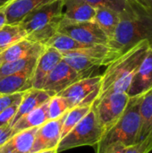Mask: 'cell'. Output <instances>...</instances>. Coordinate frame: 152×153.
<instances>
[{
    "label": "cell",
    "mask_w": 152,
    "mask_h": 153,
    "mask_svg": "<svg viewBox=\"0 0 152 153\" xmlns=\"http://www.w3.org/2000/svg\"><path fill=\"white\" fill-rule=\"evenodd\" d=\"M148 48L149 41L142 40L110 63L101 75V89L99 97L112 92L127 93L132 78Z\"/></svg>",
    "instance_id": "cell-3"
},
{
    "label": "cell",
    "mask_w": 152,
    "mask_h": 153,
    "mask_svg": "<svg viewBox=\"0 0 152 153\" xmlns=\"http://www.w3.org/2000/svg\"><path fill=\"white\" fill-rule=\"evenodd\" d=\"M101 79V75L82 78L57 95L65 99L70 109L79 106H92L100 93Z\"/></svg>",
    "instance_id": "cell-7"
},
{
    "label": "cell",
    "mask_w": 152,
    "mask_h": 153,
    "mask_svg": "<svg viewBox=\"0 0 152 153\" xmlns=\"http://www.w3.org/2000/svg\"><path fill=\"white\" fill-rule=\"evenodd\" d=\"M151 39L152 10L136 0H129L120 13L118 25L107 45L108 65L139 42Z\"/></svg>",
    "instance_id": "cell-1"
},
{
    "label": "cell",
    "mask_w": 152,
    "mask_h": 153,
    "mask_svg": "<svg viewBox=\"0 0 152 153\" xmlns=\"http://www.w3.org/2000/svg\"><path fill=\"white\" fill-rule=\"evenodd\" d=\"M136 1H138L142 4L145 5L146 7H148V8L152 10V0H136Z\"/></svg>",
    "instance_id": "cell-34"
},
{
    "label": "cell",
    "mask_w": 152,
    "mask_h": 153,
    "mask_svg": "<svg viewBox=\"0 0 152 153\" xmlns=\"http://www.w3.org/2000/svg\"><path fill=\"white\" fill-rule=\"evenodd\" d=\"M149 46H150V48L152 49V39L151 41H149Z\"/></svg>",
    "instance_id": "cell-38"
},
{
    "label": "cell",
    "mask_w": 152,
    "mask_h": 153,
    "mask_svg": "<svg viewBox=\"0 0 152 153\" xmlns=\"http://www.w3.org/2000/svg\"><path fill=\"white\" fill-rule=\"evenodd\" d=\"M50 93L47 91L42 90V89H30L26 91L21 100V102L19 103L18 109L16 111V114L13 117V120L12 122V126H13L21 117L27 115L28 113L31 112L32 110L38 108L44 103L47 102L51 99Z\"/></svg>",
    "instance_id": "cell-17"
},
{
    "label": "cell",
    "mask_w": 152,
    "mask_h": 153,
    "mask_svg": "<svg viewBox=\"0 0 152 153\" xmlns=\"http://www.w3.org/2000/svg\"><path fill=\"white\" fill-rule=\"evenodd\" d=\"M91 107L92 106H79L73 108L66 112L62 126V138L66 135L90 112Z\"/></svg>",
    "instance_id": "cell-26"
},
{
    "label": "cell",
    "mask_w": 152,
    "mask_h": 153,
    "mask_svg": "<svg viewBox=\"0 0 152 153\" xmlns=\"http://www.w3.org/2000/svg\"><path fill=\"white\" fill-rule=\"evenodd\" d=\"M152 89V49L149 48L136 69L127 94L130 98L133 97H139L145 94L147 91Z\"/></svg>",
    "instance_id": "cell-12"
},
{
    "label": "cell",
    "mask_w": 152,
    "mask_h": 153,
    "mask_svg": "<svg viewBox=\"0 0 152 153\" xmlns=\"http://www.w3.org/2000/svg\"><path fill=\"white\" fill-rule=\"evenodd\" d=\"M58 32L85 45H108V38L95 22H60Z\"/></svg>",
    "instance_id": "cell-9"
},
{
    "label": "cell",
    "mask_w": 152,
    "mask_h": 153,
    "mask_svg": "<svg viewBox=\"0 0 152 153\" xmlns=\"http://www.w3.org/2000/svg\"><path fill=\"white\" fill-rule=\"evenodd\" d=\"M130 97L126 92H112L99 97L92 108L105 131L124 113Z\"/></svg>",
    "instance_id": "cell-8"
},
{
    "label": "cell",
    "mask_w": 152,
    "mask_h": 153,
    "mask_svg": "<svg viewBox=\"0 0 152 153\" xmlns=\"http://www.w3.org/2000/svg\"><path fill=\"white\" fill-rule=\"evenodd\" d=\"M27 33L23 27L19 24L5 23L0 29V52L5 50L15 43L26 39Z\"/></svg>",
    "instance_id": "cell-24"
},
{
    "label": "cell",
    "mask_w": 152,
    "mask_h": 153,
    "mask_svg": "<svg viewBox=\"0 0 152 153\" xmlns=\"http://www.w3.org/2000/svg\"><path fill=\"white\" fill-rule=\"evenodd\" d=\"M140 141L152 133V89L142 96L140 103Z\"/></svg>",
    "instance_id": "cell-23"
},
{
    "label": "cell",
    "mask_w": 152,
    "mask_h": 153,
    "mask_svg": "<svg viewBox=\"0 0 152 153\" xmlns=\"http://www.w3.org/2000/svg\"><path fill=\"white\" fill-rule=\"evenodd\" d=\"M35 153H58L57 152V149H52V150H46V151H41L39 152Z\"/></svg>",
    "instance_id": "cell-37"
},
{
    "label": "cell",
    "mask_w": 152,
    "mask_h": 153,
    "mask_svg": "<svg viewBox=\"0 0 152 153\" xmlns=\"http://www.w3.org/2000/svg\"><path fill=\"white\" fill-rule=\"evenodd\" d=\"M142 96L129 99L122 116L103 134L97 144V153H108L116 147H130L140 142Z\"/></svg>",
    "instance_id": "cell-2"
},
{
    "label": "cell",
    "mask_w": 152,
    "mask_h": 153,
    "mask_svg": "<svg viewBox=\"0 0 152 153\" xmlns=\"http://www.w3.org/2000/svg\"><path fill=\"white\" fill-rule=\"evenodd\" d=\"M56 0H14L4 8L6 23L19 24L28 15Z\"/></svg>",
    "instance_id": "cell-14"
},
{
    "label": "cell",
    "mask_w": 152,
    "mask_h": 153,
    "mask_svg": "<svg viewBox=\"0 0 152 153\" xmlns=\"http://www.w3.org/2000/svg\"><path fill=\"white\" fill-rule=\"evenodd\" d=\"M45 46L51 47L56 49L57 51H59L61 54H63V53L70 52L75 49H79V48H86V47H90L93 45H85V44L80 43L65 34L57 32L46 43Z\"/></svg>",
    "instance_id": "cell-25"
},
{
    "label": "cell",
    "mask_w": 152,
    "mask_h": 153,
    "mask_svg": "<svg viewBox=\"0 0 152 153\" xmlns=\"http://www.w3.org/2000/svg\"><path fill=\"white\" fill-rule=\"evenodd\" d=\"M152 151V133L137 143L125 149L123 153H150Z\"/></svg>",
    "instance_id": "cell-29"
},
{
    "label": "cell",
    "mask_w": 152,
    "mask_h": 153,
    "mask_svg": "<svg viewBox=\"0 0 152 153\" xmlns=\"http://www.w3.org/2000/svg\"><path fill=\"white\" fill-rule=\"evenodd\" d=\"M6 23L4 8H0V29Z\"/></svg>",
    "instance_id": "cell-33"
},
{
    "label": "cell",
    "mask_w": 152,
    "mask_h": 153,
    "mask_svg": "<svg viewBox=\"0 0 152 153\" xmlns=\"http://www.w3.org/2000/svg\"><path fill=\"white\" fill-rule=\"evenodd\" d=\"M96 8L84 0H64V12L61 22H93Z\"/></svg>",
    "instance_id": "cell-15"
},
{
    "label": "cell",
    "mask_w": 152,
    "mask_h": 153,
    "mask_svg": "<svg viewBox=\"0 0 152 153\" xmlns=\"http://www.w3.org/2000/svg\"><path fill=\"white\" fill-rule=\"evenodd\" d=\"M44 48H45V46H43L39 49L36 50L35 52L30 54L29 56H27L23 58H21V59L15 60V61H12V62L4 63V64L0 65V80L7 75L21 72L26 68L35 65L39 56H40V54L42 53Z\"/></svg>",
    "instance_id": "cell-22"
},
{
    "label": "cell",
    "mask_w": 152,
    "mask_h": 153,
    "mask_svg": "<svg viewBox=\"0 0 152 153\" xmlns=\"http://www.w3.org/2000/svg\"><path fill=\"white\" fill-rule=\"evenodd\" d=\"M69 109L70 108L65 99L59 95H55L48 100L47 113L49 120L60 117Z\"/></svg>",
    "instance_id": "cell-27"
},
{
    "label": "cell",
    "mask_w": 152,
    "mask_h": 153,
    "mask_svg": "<svg viewBox=\"0 0 152 153\" xmlns=\"http://www.w3.org/2000/svg\"><path fill=\"white\" fill-rule=\"evenodd\" d=\"M63 12L64 0H56L28 15L21 22L27 33L26 39L45 46L58 32Z\"/></svg>",
    "instance_id": "cell-4"
},
{
    "label": "cell",
    "mask_w": 152,
    "mask_h": 153,
    "mask_svg": "<svg viewBox=\"0 0 152 153\" xmlns=\"http://www.w3.org/2000/svg\"><path fill=\"white\" fill-rule=\"evenodd\" d=\"M20 102L8 107L3 112L0 113V127H4V126H11Z\"/></svg>",
    "instance_id": "cell-30"
},
{
    "label": "cell",
    "mask_w": 152,
    "mask_h": 153,
    "mask_svg": "<svg viewBox=\"0 0 152 153\" xmlns=\"http://www.w3.org/2000/svg\"><path fill=\"white\" fill-rule=\"evenodd\" d=\"M65 115L66 113L56 119L48 120L38 127L30 153L57 149L62 138V126Z\"/></svg>",
    "instance_id": "cell-10"
},
{
    "label": "cell",
    "mask_w": 152,
    "mask_h": 153,
    "mask_svg": "<svg viewBox=\"0 0 152 153\" xmlns=\"http://www.w3.org/2000/svg\"><path fill=\"white\" fill-rule=\"evenodd\" d=\"M37 129L30 128L13 134L0 146V153H30Z\"/></svg>",
    "instance_id": "cell-18"
},
{
    "label": "cell",
    "mask_w": 152,
    "mask_h": 153,
    "mask_svg": "<svg viewBox=\"0 0 152 153\" xmlns=\"http://www.w3.org/2000/svg\"><path fill=\"white\" fill-rule=\"evenodd\" d=\"M23 92H18V93H13V94H3L0 95V113L3 112L5 108L8 107L18 103L21 101L23 94Z\"/></svg>",
    "instance_id": "cell-31"
},
{
    "label": "cell",
    "mask_w": 152,
    "mask_h": 153,
    "mask_svg": "<svg viewBox=\"0 0 152 153\" xmlns=\"http://www.w3.org/2000/svg\"><path fill=\"white\" fill-rule=\"evenodd\" d=\"M108 48L106 45H93L63 53V60L83 77L92 76L100 66L108 65Z\"/></svg>",
    "instance_id": "cell-6"
},
{
    "label": "cell",
    "mask_w": 152,
    "mask_h": 153,
    "mask_svg": "<svg viewBox=\"0 0 152 153\" xmlns=\"http://www.w3.org/2000/svg\"><path fill=\"white\" fill-rule=\"evenodd\" d=\"M47 107L48 101L21 117L13 126H12V135L21 131L39 127L48 121Z\"/></svg>",
    "instance_id": "cell-19"
},
{
    "label": "cell",
    "mask_w": 152,
    "mask_h": 153,
    "mask_svg": "<svg viewBox=\"0 0 152 153\" xmlns=\"http://www.w3.org/2000/svg\"><path fill=\"white\" fill-rule=\"evenodd\" d=\"M13 1H14V0H0V8L5 7L7 4H9Z\"/></svg>",
    "instance_id": "cell-35"
},
{
    "label": "cell",
    "mask_w": 152,
    "mask_h": 153,
    "mask_svg": "<svg viewBox=\"0 0 152 153\" xmlns=\"http://www.w3.org/2000/svg\"><path fill=\"white\" fill-rule=\"evenodd\" d=\"M92 6L96 7H108L119 13H121L126 7L129 0H84Z\"/></svg>",
    "instance_id": "cell-28"
},
{
    "label": "cell",
    "mask_w": 152,
    "mask_h": 153,
    "mask_svg": "<svg viewBox=\"0 0 152 153\" xmlns=\"http://www.w3.org/2000/svg\"><path fill=\"white\" fill-rule=\"evenodd\" d=\"M44 45L39 43H34L26 39L15 43L9 47L5 50L0 52V65L7 62L15 61L23 58L36 50L42 48Z\"/></svg>",
    "instance_id": "cell-20"
},
{
    "label": "cell",
    "mask_w": 152,
    "mask_h": 153,
    "mask_svg": "<svg viewBox=\"0 0 152 153\" xmlns=\"http://www.w3.org/2000/svg\"><path fill=\"white\" fill-rule=\"evenodd\" d=\"M104 133L105 128L99 123L91 107L90 112L61 139L57 152L82 146H97Z\"/></svg>",
    "instance_id": "cell-5"
},
{
    "label": "cell",
    "mask_w": 152,
    "mask_h": 153,
    "mask_svg": "<svg viewBox=\"0 0 152 153\" xmlns=\"http://www.w3.org/2000/svg\"><path fill=\"white\" fill-rule=\"evenodd\" d=\"M125 147H116L115 149H113L110 152L108 153H123L125 151Z\"/></svg>",
    "instance_id": "cell-36"
},
{
    "label": "cell",
    "mask_w": 152,
    "mask_h": 153,
    "mask_svg": "<svg viewBox=\"0 0 152 153\" xmlns=\"http://www.w3.org/2000/svg\"><path fill=\"white\" fill-rule=\"evenodd\" d=\"M62 59L63 56L59 51L51 47L45 46V48L39 56L34 67L32 88L42 89L47 76Z\"/></svg>",
    "instance_id": "cell-13"
},
{
    "label": "cell",
    "mask_w": 152,
    "mask_h": 153,
    "mask_svg": "<svg viewBox=\"0 0 152 153\" xmlns=\"http://www.w3.org/2000/svg\"><path fill=\"white\" fill-rule=\"evenodd\" d=\"M12 135V127L9 126H4V127H0V146Z\"/></svg>",
    "instance_id": "cell-32"
},
{
    "label": "cell",
    "mask_w": 152,
    "mask_h": 153,
    "mask_svg": "<svg viewBox=\"0 0 152 153\" xmlns=\"http://www.w3.org/2000/svg\"><path fill=\"white\" fill-rule=\"evenodd\" d=\"M34 67L35 65L2 78L0 80V95L23 92L31 89Z\"/></svg>",
    "instance_id": "cell-16"
},
{
    "label": "cell",
    "mask_w": 152,
    "mask_h": 153,
    "mask_svg": "<svg viewBox=\"0 0 152 153\" xmlns=\"http://www.w3.org/2000/svg\"><path fill=\"white\" fill-rule=\"evenodd\" d=\"M120 20V13L108 7H96L94 21L108 39L114 34Z\"/></svg>",
    "instance_id": "cell-21"
},
{
    "label": "cell",
    "mask_w": 152,
    "mask_h": 153,
    "mask_svg": "<svg viewBox=\"0 0 152 153\" xmlns=\"http://www.w3.org/2000/svg\"><path fill=\"white\" fill-rule=\"evenodd\" d=\"M82 78L85 77L62 59L47 76L42 90L53 97Z\"/></svg>",
    "instance_id": "cell-11"
}]
</instances>
